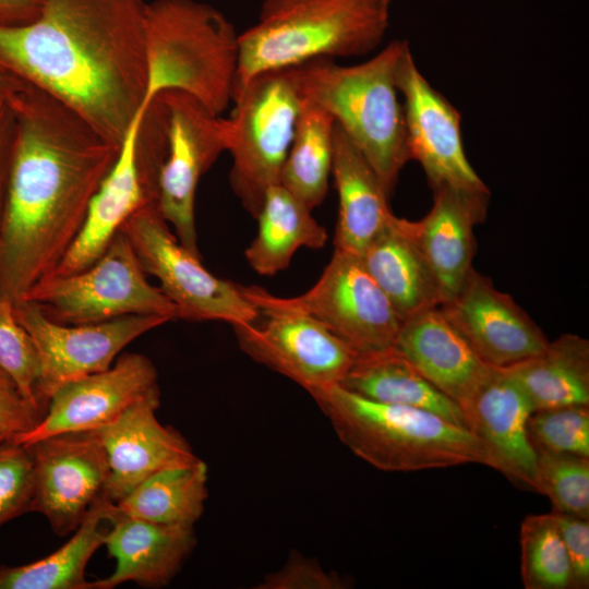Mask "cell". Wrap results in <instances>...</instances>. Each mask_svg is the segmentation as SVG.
<instances>
[{"instance_id": "obj_1", "label": "cell", "mask_w": 589, "mask_h": 589, "mask_svg": "<svg viewBox=\"0 0 589 589\" xmlns=\"http://www.w3.org/2000/svg\"><path fill=\"white\" fill-rule=\"evenodd\" d=\"M7 100L15 142L0 230V299L14 303L70 249L120 147L28 83Z\"/></svg>"}, {"instance_id": "obj_2", "label": "cell", "mask_w": 589, "mask_h": 589, "mask_svg": "<svg viewBox=\"0 0 589 589\" xmlns=\"http://www.w3.org/2000/svg\"><path fill=\"white\" fill-rule=\"evenodd\" d=\"M144 10L142 0H45L35 21L0 25V69L120 147L146 95Z\"/></svg>"}, {"instance_id": "obj_3", "label": "cell", "mask_w": 589, "mask_h": 589, "mask_svg": "<svg viewBox=\"0 0 589 589\" xmlns=\"http://www.w3.org/2000/svg\"><path fill=\"white\" fill-rule=\"evenodd\" d=\"M407 40H393L369 60L341 65L316 58L289 68L300 97L328 111L378 176L392 197L410 160L396 71Z\"/></svg>"}, {"instance_id": "obj_4", "label": "cell", "mask_w": 589, "mask_h": 589, "mask_svg": "<svg viewBox=\"0 0 589 589\" xmlns=\"http://www.w3.org/2000/svg\"><path fill=\"white\" fill-rule=\"evenodd\" d=\"M390 0H263L239 35L235 95L254 76L316 58L365 56L383 41Z\"/></svg>"}, {"instance_id": "obj_5", "label": "cell", "mask_w": 589, "mask_h": 589, "mask_svg": "<svg viewBox=\"0 0 589 589\" xmlns=\"http://www.w3.org/2000/svg\"><path fill=\"white\" fill-rule=\"evenodd\" d=\"M344 445L389 472L489 466L481 442L468 430L414 407L368 399L332 384L310 393Z\"/></svg>"}, {"instance_id": "obj_6", "label": "cell", "mask_w": 589, "mask_h": 589, "mask_svg": "<svg viewBox=\"0 0 589 589\" xmlns=\"http://www.w3.org/2000/svg\"><path fill=\"white\" fill-rule=\"evenodd\" d=\"M239 35L233 24L207 3H145L147 87L143 106L166 91H181L220 116L232 101Z\"/></svg>"}, {"instance_id": "obj_7", "label": "cell", "mask_w": 589, "mask_h": 589, "mask_svg": "<svg viewBox=\"0 0 589 589\" xmlns=\"http://www.w3.org/2000/svg\"><path fill=\"white\" fill-rule=\"evenodd\" d=\"M232 103L229 183L242 207L255 218L268 189L280 184L301 97L288 68L252 77Z\"/></svg>"}, {"instance_id": "obj_8", "label": "cell", "mask_w": 589, "mask_h": 589, "mask_svg": "<svg viewBox=\"0 0 589 589\" xmlns=\"http://www.w3.org/2000/svg\"><path fill=\"white\" fill-rule=\"evenodd\" d=\"M23 300L37 303L50 320L65 325L95 324L127 315L180 318L178 308L152 286L120 230L88 267L67 276H47Z\"/></svg>"}, {"instance_id": "obj_9", "label": "cell", "mask_w": 589, "mask_h": 589, "mask_svg": "<svg viewBox=\"0 0 589 589\" xmlns=\"http://www.w3.org/2000/svg\"><path fill=\"white\" fill-rule=\"evenodd\" d=\"M257 308L310 315L357 354L393 347L402 318L366 271L360 255L335 249L317 281L294 297H277L257 286H242Z\"/></svg>"}, {"instance_id": "obj_10", "label": "cell", "mask_w": 589, "mask_h": 589, "mask_svg": "<svg viewBox=\"0 0 589 589\" xmlns=\"http://www.w3.org/2000/svg\"><path fill=\"white\" fill-rule=\"evenodd\" d=\"M146 274L178 308L180 320L219 321L231 326L255 320L259 309L245 297L242 285L208 272L171 232L157 202L136 209L120 229Z\"/></svg>"}, {"instance_id": "obj_11", "label": "cell", "mask_w": 589, "mask_h": 589, "mask_svg": "<svg viewBox=\"0 0 589 589\" xmlns=\"http://www.w3.org/2000/svg\"><path fill=\"white\" fill-rule=\"evenodd\" d=\"M167 112V154L158 175L157 206L178 241L200 256L194 204L200 179L228 151L230 121L181 91L159 94Z\"/></svg>"}, {"instance_id": "obj_12", "label": "cell", "mask_w": 589, "mask_h": 589, "mask_svg": "<svg viewBox=\"0 0 589 589\" xmlns=\"http://www.w3.org/2000/svg\"><path fill=\"white\" fill-rule=\"evenodd\" d=\"M13 310L36 346L40 362L38 394L46 408L59 387L109 369L125 346L170 322L165 316L134 314L95 324L65 325L47 317L33 301L14 302Z\"/></svg>"}, {"instance_id": "obj_13", "label": "cell", "mask_w": 589, "mask_h": 589, "mask_svg": "<svg viewBox=\"0 0 589 589\" xmlns=\"http://www.w3.org/2000/svg\"><path fill=\"white\" fill-rule=\"evenodd\" d=\"M232 327L243 352L309 394L340 383L357 358L324 325L293 310L261 308L254 321Z\"/></svg>"}, {"instance_id": "obj_14", "label": "cell", "mask_w": 589, "mask_h": 589, "mask_svg": "<svg viewBox=\"0 0 589 589\" xmlns=\"http://www.w3.org/2000/svg\"><path fill=\"white\" fill-rule=\"evenodd\" d=\"M396 85L404 98L410 159L420 163L432 191H488L466 156L459 112L422 75L409 46L399 59Z\"/></svg>"}, {"instance_id": "obj_15", "label": "cell", "mask_w": 589, "mask_h": 589, "mask_svg": "<svg viewBox=\"0 0 589 589\" xmlns=\"http://www.w3.org/2000/svg\"><path fill=\"white\" fill-rule=\"evenodd\" d=\"M25 445L35 470L32 512L44 515L58 536L74 531L105 496L109 466L97 435L67 432Z\"/></svg>"}, {"instance_id": "obj_16", "label": "cell", "mask_w": 589, "mask_h": 589, "mask_svg": "<svg viewBox=\"0 0 589 589\" xmlns=\"http://www.w3.org/2000/svg\"><path fill=\"white\" fill-rule=\"evenodd\" d=\"M145 110L143 107L134 118L116 163L89 203L79 235L50 275L67 276L92 265L136 209L157 202L161 163L139 147Z\"/></svg>"}, {"instance_id": "obj_17", "label": "cell", "mask_w": 589, "mask_h": 589, "mask_svg": "<svg viewBox=\"0 0 589 589\" xmlns=\"http://www.w3.org/2000/svg\"><path fill=\"white\" fill-rule=\"evenodd\" d=\"M156 387L153 362L140 353H123L109 369L59 387L37 425L10 440L29 444L59 433L97 430L113 422Z\"/></svg>"}, {"instance_id": "obj_18", "label": "cell", "mask_w": 589, "mask_h": 589, "mask_svg": "<svg viewBox=\"0 0 589 589\" xmlns=\"http://www.w3.org/2000/svg\"><path fill=\"white\" fill-rule=\"evenodd\" d=\"M440 308L476 354L492 366L524 361L549 342L529 314L473 267L456 296Z\"/></svg>"}, {"instance_id": "obj_19", "label": "cell", "mask_w": 589, "mask_h": 589, "mask_svg": "<svg viewBox=\"0 0 589 589\" xmlns=\"http://www.w3.org/2000/svg\"><path fill=\"white\" fill-rule=\"evenodd\" d=\"M460 409L467 429L485 449L489 467L515 484L536 491L537 454L527 434L533 408L509 371L489 365Z\"/></svg>"}, {"instance_id": "obj_20", "label": "cell", "mask_w": 589, "mask_h": 589, "mask_svg": "<svg viewBox=\"0 0 589 589\" xmlns=\"http://www.w3.org/2000/svg\"><path fill=\"white\" fill-rule=\"evenodd\" d=\"M159 405L156 387L113 422L94 430L109 466L105 496L113 503L152 474L197 459L179 432L157 420Z\"/></svg>"}, {"instance_id": "obj_21", "label": "cell", "mask_w": 589, "mask_h": 589, "mask_svg": "<svg viewBox=\"0 0 589 589\" xmlns=\"http://www.w3.org/2000/svg\"><path fill=\"white\" fill-rule=\"evenodd\" d=\"M109 528L104 545L116 560L113 573L94 581L95 589H112L133 581L157 588L169 584L196 544L193 526L164 525L127 516L109 501Z\"/></svg>"}, {"instance_id": "obj_22", "label": "cell", "mask_w": 589, "mask_h": 589, "mask_svg": "<svg viewBox=\"0 0 589 589\" xmlns=\"http://www.w3.org/2000/svg\"><path fill=\"white\" fill-rule=\"evenodd\" d=\"M433 193L431 209L414 227L443 304L456 296L472 269L474 228L486 216L490 191L443 187Z\"/></svg>"}, {"instance_id": "obj_23", "label": "cell", "mask_w": 589, "mask_h": 589, "mask_svg": "<svg viewBox=\"0 0 589 589\" xmlns=\"http://www.w3.org/2000/svg\"><path fill=\"white\" fill-rule=\"evenodd\" d=\"M393 347L459 407L489 368L440 306L404 320Z\"/></svg>"}, {"instance_id": "obj_24", "label": "cell", "mask_w": 589, "mask_h": 589, "mask_svg": "<svg viewBox=\"0 0 589 589\" xmlns=\"http://www.w3.org/2000/svg\"><path fill=\"white\" fill-rule=\"evenodd\" d=\"M360 257L402 321L442 304L437 284L418 243L413 220L394 215Z\"/></svg>"}, {"instance_id": "obj_25", "label": "cell", "mask_w": 589, "mask_h": 589, "mask_svg": "<svg viewBox=\"0 0 589 589\" xmlns=\"http://www.w3.org/2000/svg\"><path fill=\"white\" fill-rule=\"evenodd\" d=\"M332 176L338 194L335 249L361 255L394 214L378 176L336 123Z\"/></svg>"}, {"instance_id": "obj_26", "label": "cell", "mask_w": 589, "mask_h": 589, "mask_svg": "<svg viewBox=\"0 0 589 589\" xmlns=\"http://www.w3.org/2000/svg\"><path fill=\"white\" fill-rule=\"evenodd\" d=\"M338 384L368 399L424 409L467 429L460 407L434 387L394 347L357 354Z\"/></svg>"}, {"instance_id": "obj_27", "label": "cell", "mask_w": 589, "mask_h": 589, "mask_svg": "<svg viewBox=\"0 0 589 589\" xmlns=\"http://www.w3.org/2000/svg\"><path fill=\"white\" fill-rule=\"evenodd\" d=\"M312 211L281 184L268 189L255 217L256 235L244 251L252 269L274 276L288 268L300 248H323L327 232Z\"/></svg>"}, {"instance_id": "obj_28", "label": "cell", "mask_w": 589, "mask_h": 589, "mask_svg": "<svg viewBox=\"0 0 589 589\" xmlns=\"http://www.w3.org/2000/svg\"><path fill=\"white\" fill-rule=\"evenodd\" d=\"M534 410L589 405V341L563 334L538 354L506 368Z\"/></svg>"}, {"instance_id": "obj_29", "label": "cell", "mask_w": 589, "mask_h": 589, "mask_svg": "<svg viewBox=\"0 0 589 589\" xmlns=\"http://www.w3.org/2000/svg\"><path fill=\"white\" fill-rule=\"evenodd\" d=\"M107 497L99 498L71 539L51 554L21 566H0V589H95L85 568L109 528Z\"/></svg>"}, {"instance_id": "obj_30", "label": "cell", "mask_w": 589, "mask_h": 589, "mask_svg": "<svg viewBox=\"0 0 589 589\" xmlns=\"http://www.w3.org/2000/svg\"><path fill=\"white\" fill-rule=\"evenodd\" d=\"M208 468L201 460L163 469L115 503L130 517L164 525L194 526L204 512Z\"/></svg>"}, {"instance_id": "obj_31", "label": "cell", "mask_w": 589, "mask_h": 589, "mask_svg": "<svg viewBox=\"0 0 589 589\" xmlns=\"http://www.w3.org/2000/svg\"><path fill=\"white\" fill-rule=\"evenodd\" d=\"M335 123L333 116L323 107L301 97L280 184L311 209L321 205L327 194Z\"/></svg>"}, {"instance_id": "obj_32", "label": "cell", "mask_w": 589, "mask_h": 589, "mask_svg": "<svg viewBox=\"0 0 589 589\" xmlns=\"http://www.w3.org/2000/svg\"><path fill=\"white\" fill-rule=\"evenodd\" d=\"M521 579L526 589H569V560L553 513L527 516L520 527Z\"/></svg>"}, {"instance_id": "obj_33", "label": "cell", "mask_w": 589, "mask_h": 589, "mask_svg": "<svg viewBox=\"0 0 589 589\" xmlns=\"http://www.w3.org/2000/svg\"><path fill=\"white\" fill-rule=\"evenodd\" d=\"M536 492L553 512L589 519V457L536 450Z\"/></svg>"}, {"instance_id": "obj_34", "label": "cell", "mask_w": 589, "mask_h": 589, "mask_svg": "<svg viewBox=\"0 0 589 589\" xmlns=\"http://www.w3.org/2000/svg\"><path fill=\"white\" fill-rule=\"evenodd\" d=\"M0 369L17 390L45 414L47 408L38 394L40 362L36 346L17 322L13 303L3 299H0Z\"/></svg>"}, {"instance_id": "obj_35", "label": "cell", "mask_w": 589, "mask_h": 589, "mask_svg": "<svg viewBox=\"0 0 589 589\" xmlns=\"http://www.w3.org/2000/svg\"><path fill=\"white\" fill-rule=\"evenodd\" d=\"M527 434L534 450L589 457V405L534 410Z\"/></svg>"}, {"instance_id": "obj_36", "label": "cell", "mask_w": 589, "mask_h": 589, "mask_svg": "<svg viewBox=\"0 0 589 589\" xmlns=\"http://www.w3.org/2000/svg\"><path fill=\"white\" fill-rule=\"evenodd\" d=\"M35 470L27 445L10 438L0 444V527L33 510Z\"/></svg>"}, {"instance_id": "obj_37", "label": "cell", "mask_w": 589, "mask_h": 589, "mask_svg": "<svg viewBox=\"0 0 589 589\" xmlns=\"http://www.w3.org/2000/svg\"><path fill=\"white\" fill-rule=\"evenodd\" d=\"M342 582L316 562L293 554L279 570L264 577L259 589H337Z\"/></svg>"}, {"instance_id": "obj_38", "label": "cell", "mask_w": 589, "mask_h": 589, "mask_svg": "<svg viewBox=\"0 0 589 589\" xmlns=\"http://www.w3.org/2000/svg\"><path fill=\"white\" fill-rule=\"evenodd\" d=\"M565 545L572 570V588L589 587V520L552 512Z\"/></svg>"}, {"instance_id": "obj_39", "label": "cell", "mask_w": 589, "mask_h": 589, "mask_svg": "<svg viewBox=\"0 0 589 589\" xmlns=\"http://www.w3.org/2000/svg\"><path fill=\"white\" fill-rule=\"evenodd\" d=\"M44 412L27 400L8 375H0V431L7 438L34 429Z\"/></svg>"}, {"instance_id": "obj_40", "label": "cell", "mask_w": 589, "mask_h": 589, "mask_svg": "<svg viewBox=\"0 0 589 589\" xmlns=\"http://www.w3.org/2000/svg\"><path fill=\"white\" fill-rule=\"evenodd\" d=\"M15 142V119L7 99L0 100V230L5 211Z\"/></svg>"}, {"instance_id": "obj_41", "label": "cell", "mask_w": 589, "mask_h": 589, "mask_svg": "<svg viewBox=\"0 0 589 589\" xmlns=\"http://www.w3.org/2000/svg\"><path fill=\"white\" fill-rule=\"evenodd\" d=\"M45 0H0V25L17 26L35 21Z\"/></svg>"}, {"instance_id": "obj_42", "label": "cell", "mask_w": 589, "mask_h": 589, "mask_svg": "<svg viewBox=\"0 0 589 589\" xmlns=\"http://www.w3.org/2000/svg\"><path fill=\"white\" fill-rule=\"evenodd\" d=\"M27 83L0 69V100L23 88Z\"/></svg>"}, {"instance_id": "obj_43", "label": "cell", "mask_w": 589, "mask_h": 589, "mask_svg": "<svg viewBox=\"0 0 589 589\" xmlns=\"http://www.w3.org/2000/svg\"><path fill=\"white\" fill-rule=\"evenodd\" d=\"M7 440V436L0 431V444Z\"/></svg>"}, {"instance_id": "obj_44", "label": "cell", "mask_w": 589, "mask_h": 589, "mask_svg": "<svg viewBox=\"0 0 589 589\" xmlns=\"http://www.w3.org/2000/svg\"><path fill=\"white\" fill-rule=\"evenodd\" d=\"M0 375H7V374L0 369Z\"/></svg>"}]
</instances>
